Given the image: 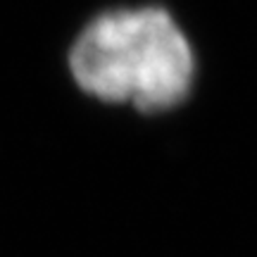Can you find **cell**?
I'll use <instances>...</instances> for the list:
<instances>
[{
	"instance_id": "1",
	"label": "cell",
	"mask_w": 257,
	"mask_h": 257,
	"mask_svg": "<svg viewBox=\"0 0 257 257\" xmlns=\"http://www.w3.org/2000/svg\"><path fill=\"white\" fill-rule=\"evenodd\" d=\"M67 64L88 98L146 117L181 107L198 74L184 24L160 3L100 10L76 34Z\"/></svg>"
}]
</instances>
